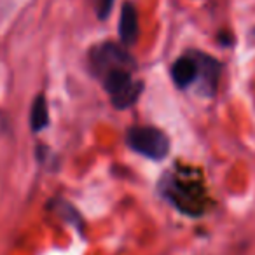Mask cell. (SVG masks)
<instances>
[{
	"instance_id": "cell-1",
	"label": "cell",
	"mask_w": 255,
	"mask_h": 255,
	"mask_svg": "<svg viewBox=\"0 0 255 255\" xmlns=\"http://www.w3.org/2000/svg\"><path fill=\"white\" fill-rule=\"evenodd\" d=\"M164 194L171 199L175 206L180 212L187 213V215H201L205 212L206 198H205V189L201 187L198 180H192L191 177H178V175L171 173L163 184Z\"/></svg>"
},
{
	"instance_id": "cell-3",
	"label": "cell",
	"mask_w": 255,
	"mask_h": 255,
	"mask_svg": "<svg viewBox=\"0 0 255 255\" xmlns=\"http://www.w3.org/2000/svg\"><path fill=\"white\" fill-rule=\"evenodd\" d=\"M131 72L133 70L117 68V70L109 72V74L102 77L103 88L107 89V93L112 98L114 107L119 110L131 107L143 91V82L135 81Z\"/></svg>"
},
{
	"instance_id": "cell-2",
	"label": "cell",
	"mask_w": 255,
	"mask_h": 255,
	"mask_svg": "<svg viewBox=\"0 0 255 255\" xmlns=\"http://www.w3.org/2000/svg\"><path fill=\"white\" fill-rule=\"evenodd\" d=\"M126 142L129 149L154 161H161L170 154V138L164 131L152 126H135L128 129Z\"/></svg>"
},
{
	"instance_id": "cell-8",
	"label": "cell",
	"mask_w": 255,
	"mask_h": 255,
	"mask_svg": "<svg viewBox=\"0 0 255 255\" xmlns=\"http://www.w3.org/2000/svg\"><path fill=\"white\" fill-rule=\"evenodd\" d=\"M33 131H42L49 123V112H47V102L42 95H39L33 100L32 105V117H30Z\"/></svg>"
},
{
	"instance_id": "cell-7",
	"label": "cell",
	"mask_w": 255,
	"mask_h": 255,
	"mask_svg": "<svg viewBox=\"0 0 255 255\" xmlns=\"http://www.w3.org/2000/svg\"><path fill=\"white\" fill-rule=\"evenodd\" d=\"M171 79L178 88H189L198 81V63L191 53L175 61L171 67Z\"/></svg>"
},
{
	"instance_id": "cell-5",
	"label": "cell",
	"mask_w": 255,
	"mask_h": 255,
	"mask_svg": "<svg viewBox=\"0 0 255 255\" xmlns=\"http://www.w3.org/2000/svg\"><path fill=\"white\" fill-rule=\"evenodd\" d=\"M191 54L198 63V79H201V95L212 96L217 91V82H219L222 65L215 58L208 56L205 53L192 51Z\"/></svg>"
},
{
	"instance_id": "cell-9",
	"label": "cell",
	"mask_w": 255,
	"mask_h": 255,
	"mask_svg": "<svg viewBox=\"0 0 255 255\" xmlns=\"http://www.w3.org/2000/svg\"><path fill=\"white\" fill-rule=\"evenodd\" d=\"M112 5H114V0H100V4H98V18L100 19L109 18L110 11H112Z\"/></svg>"
},
{
	"instance_id": "cell-6",
	"label": "cell",
	"mask_w": 255,
	"mask_h": 255,
	"mask_svg": "<svg viewBox=\"0 0 255 255\" xmlns=\"http://www.w3.org/2000/svg\"><path fill=\"white\" fill-rule=\"evenodd\" d=\"M119 37L124 46H133L138 39V14L131 2H124L121 9Z\"/></svg>"
},
{
	"instance_id": "cell-4",
	"label": "cell",
	"mask_w": 255,
	"mask_h": 255,
	"mask_svg": "<svg viewBox=\"0 0 255 255\" xmlns=\"http://www.w3.org/2000/svg\"><path fill=\"white\" fill-rule=\"evenodd\" d=\"M89 61H91L93 72L100 77H103L112 70H117V68L135 70L136 67L131 54H128L126 49H123L114 42H105L93 47L89 53Z\"/></svg>"
}]
</instances>
